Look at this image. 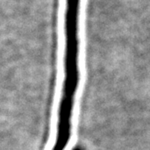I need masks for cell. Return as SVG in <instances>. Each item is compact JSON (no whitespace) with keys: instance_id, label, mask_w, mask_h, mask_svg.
Here are the masks:
<instances>
[{"instance_id":"obj_1","label":"cell","mask_w":150,"mask_h":150,"mask_svg":"<svg viewBox=\"0 0 150 150\" xmlns=\"http://www.w3.org/2000/svg\"><path fill=\"white\" fill-rule=\"evenodd\" d=\"M73 150H85L83 147H81V146H77L76 148H74Z\"/></svg>"},{"instance_id":"obj_2","label":"cell","mask_w":150,"mask_h":150,"mask_svg":"<svg viewBox=\"0 0 150 150\" xmlns=\"http://www.w3.org/2000/svg\"><path fill=\"white\" fill-rule=\"evenodd\" d=\"M65 38H79V37H66Z\"/></svg>"}]
</instances>
